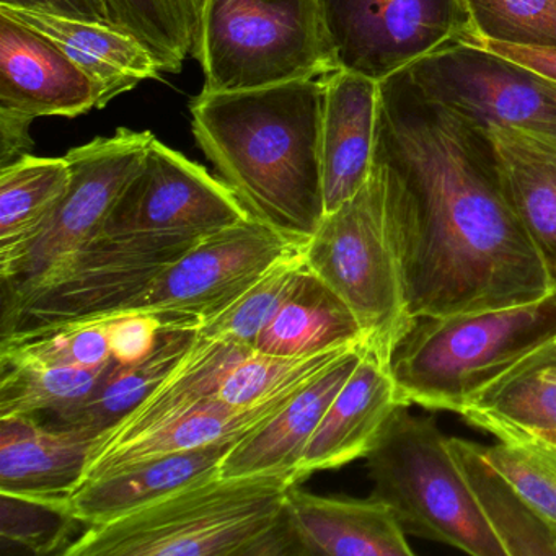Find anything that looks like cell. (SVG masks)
Here are the masks:
<instances>
[{"mask_svg":"<svg viewBox=\"0 0 556 556\" xmlns=\"http://www.w3.org/2000/svg\"><path fill=\"white\" fill-rule=\"evenodd\" d=\"M97 439L86 429L45 428L34 416L0 418V493L71 496Z\"/></svg>","mask_w":556,"mask_h":556,"instance_id":"cell-20","label":"cell"},{"mask_svg":"<svg viewBox=\"0 0 556 556\" xmlns=\"http://www.w3.org/2000/svg\"><path fill=\"white\" fill-rule=\"evenodd\" d=\"M402 405L390 364L369 346L334 396L299 465V480L366 457L380 429Z\"/></svg>","mask_w":556,"mask_h":556,"instance_id":"cell-18","label":"cell"},{"mask_svg":"<svg viewBox=\"0 0 556 556\" xmlns=\"http://www.w3.org/2000/svg\"><path fill=\"white\" fill-rule=\"evenodd\" d=\"M488 132L496 146L510 203L556 289V144L516 129Z\"/></svg>","mask_w":556,"mask_h":556,"instance_id":"cell-24","label":"cell"},{"mask_svg":"<svg viewBox=\"0 0 556 556\" xmlns=\"http://www.w3.org/2000/svg\"><path fill=\"white\" fill-rule=\"evenodd\" d=\"M302 247L250 217L198 240L119 312H149L167 328L193 331Z\"/></svg>","mask_w":556,"mask_h":556,"instance_id":"cell-12","label":"cell"},{"mask_svg":"<svg viewBox=\"0 0 556 556\" xmlns=\"http://www.w3.org/2000/svg\"><path fill=\"white\" fill-rule=\"evenodd\" d=\"M366 348L363 343L348 351L327 372L301 390L275 418L239 439L220 462V477L286 475L301 483L298 470L308 442Z\"/></svg>","mask_w":556,"mask_h":556,"instance_id":"cell-17","label":"cell"},{"mask_svg":"<svg viewBox=\"0 0 556 556\" xmlns=\"http://www.w3.org/2000/svg\"><path fill=\"white\" fill-rule=\"evenodd\" d=\"M250 217L220 178L152 138L102 233L204 237Z\"/></svg>","mask_w":556,"mask_h":556,"instance_id":"cell-13","label":"cell"},{"mask_svg":"<svg viewBox=\"0 0 556 556\" xmlns=\"http://www.w3.org/2000/svg\"><path fill=\"white\" fill-rule=\"evenodd\" d=\"M305 271L307 265L302 247L271 266L232 304L198 321L194 333L255 346L260 334L291 298Z\"/></svg>","mask_w":556,"mask_h":556,"instance_id":"cell-32","label":"cell"},{"mask_svg":"<svg viewBox=\"0 0 556 556\" xmlns=\"http://www.w3.org/2000/svg\"><path fill=\"white\" fill-rule=\"evenodd\" d=\"M34 122L21 113L0 110V168L30 154L34 149L30 126Z\"/></svg>","mask_w":556,"mask_h":556,"instance_id":"cell-40","label":"cell"},{"mask_svg":"<svg viewBox=\"0 0 556 556\" xmlns=\"http://www.w3.org/2000/svg\"><path fill=\"white\" fill-rule=\"evenodd\" d=\"M467 8L470 41L556 50V0H467Z\"/></svg>","mask_w":556,"mask_h":556,"instance_id":"cell-37","label":"cell"},{"mask_svg":"<svg viewBox=\"0 0 556 556\" xmlns=\"http://www.w3.org/2000/svg\"><path fill=\"white\" fill-rule=\"evenodd\" d=\"M193 58L210 93L321 79L338 70L318 0H203Z\"/></svg>","mask_w":556,"mask_h":556,"instance_id":"cell-6","label":"cell"},{"mask_svg":"<svg viewBox=\"0 0 556 556\" xmlns=\"http://www.w3.org/2000/svg\"><path fill=\"white\" fill-rule=\"evenodd\" d=\"M357 344L308 356H273L252 350L227 374L217 400L233 406H252L305 389L327 372Z\"/></svg>","mask_w":556,"mask_h":556,"instance_id":"cell-33","label":"cell"},{"mask_svg":"<svg viewBox=\"0 0 556 556\" xmlns=\"http://www.w3.org/2000/svg\"><path fill=\"white\" fill-rule=\"evenodd\" d=\"M481 451L556 530V444L520 432L503 435L500 444L481 445Z\"/></svg>","mask_w":556,"mask_h":556,"instance_id":"cell-35","label":"cell"},{"mask_svg":"<svg viewBox=\"0 0 556 556\" xmlns=\"http://www.w3.org/2000/svg\"><path fill=\"white\" fill-rule=\"evenodd\" d=\"M299 392L252 406H233L217 399L210 400L135 438L113 444L93 445L79 488L167 455L219 442L239 441L275 418Z\"/></svg>","mask_w":556,"mask_h":556,"instance_id":"cell-16","label":"cell"},{"mask_svg":"<svg viewBox=\"0 0 556 556\" xmlns=\"http://www.w3.org/2000/svg\"><path fill=\"white\" fill-rule=\"evenodd\" d=\"M286 514L304 555H413L392 510L372 496H320L294 484L286 497Z\"/></svg>","mask_w":556,"mask_h":556,"instance_id":"cell-19","label":"cell"},{"mask_svg":"<svg viewBox=\"0 0 556 556\" xmlns=\"http://www.w3.org/2000/svg\"><path fill=\"white\" fill-rule=\"evenodd\" d=\"M0 9L8 11H28L71 21L92 22V24L112 25L106 0H0Z\"/></svg>","mask_w":556,"mask_h":556,"instance_id":"cell-39","label":"cell"},{"mask_svg":"<svg viewBox=\"0 0 556 556\" xmlns=\"http://www.w3.org/2000/svg\"><path fill=\"white\" fill-rule=\"evenodd\" d=\"M447 445L506 556H556V530L488 462L481 444L447 438Z\"/></svg>","mask_w":556,"mask_h":556,"instance_id":"cell-26","label":"cell"},{"mask_svg":"<svg viewBox=\"0 0 556 556\" xmlns=\"http://www.w3.org/2000/svg\"><path fill=\"white\" fill-rule=\"evenodd\" d=\"M536 359H539L542 372L549 379L556 380V341L536 351Z\"/></svg>","mask_w":556,"mask_h":556,"instance_id":"cell-42","label":"cell"},{"mask_svg":"<svg viewBox=\"0 0 556 556\" xmlns=\"http://www.w3.org/2000/svg\"><path fill=\"white\" fill-rule=\"evenodd\" d=\"M338 70L382 83L473 38L467 0H318Z\"/></svg>","mask_w":556,"mask_h":556,"instance_id":"cell-9","label":"cell"},{"mask_svg":"<svg viewBox=\"0 0 556 556\" xmlns=\"http://www.w3.org/2000/svg\"><path fill=\"white\" fill-rule=\"evenodd\" d=\"M294 484L286 475H216L122 519L87 527L63 556H256Z\"/></svg>","mask_w":556,"mask_h":556,"instance_id":"cell-3","label":"cell"},{"mask_svg":"<svg viewBox=\"0 0 556 556\" xmlns=\"http://www.w3.org/2000/svg\"><path fill=\"white\" fill-rule=\"evenodd\" d=\"M110 364L96 369L34 364L2 367L0 418L34 416L40 412L60 415L83 403L96 390Z\"/></svg>","mask_w":556,"mask_h":556,"instance_id":"cell-34","label":"cell"},{"mask_svg":"<svg viewBox=\"0 0 556 556\" xmlns=\"http://www.w3.org/2000/svg\"><path fill=\"white\" fill-rule=\"evenodd\" d=\"M110 315L22 328L2 334V367H84L96 369L112 363L106 324Z\"/></svg>","mask_w":556,"mask_h":556,"instance_id":"cell-31","label":"cell"},{"mask_svg":"<svg viewBox=\"0 0 556 556\" xmlns=\"http://www.w3.org/2000/svg\"><path fill=\"white\" fill-rule=\"evenodd\" d=\"M200 239L100 233L38 278L4 289L2 334L115 314Z\"/></svg>","mask_w":556,"mask_h":556,"instance_id":"cell-8","label":"cell"},{"mask_svg":"<svg viewBox=\"0 0 556 556\" xmlns=\"http://www.w3.org/2000/svg\"><path fill=\"white\" fill-rule=\"evenodd\" d=\"M253 348L194 333L193 343L154 392L125 419L103 432L96 445L113 444L159 428L201 403L217 399L227 374Z\"/></svg>","mask_w":556,"mask_h":556,"instance_id":"cell-23","label":"cell"},{"mask_svg":"<svg viewBox=\"0 0 556 556\" xmlns=\"http://www.w3.org/2000/svg\"><path fill=\"white\" fill-rule=\"evenodd\" d=\"M113 25L141 41L162 74H178L197 51L203 0H106Z\"/></svg>","mask_w":556,"mask_h":556,"instance_id":"cell-30","label":"cell"},{"mask_svg":"<svg viewBox=\"0 0 556 556\" xmlns=\"http://www.w3.org/2000/svg\"><path fill=\"white\" fill-rule=\"evenodd\" d=\"M154 135L119 128L66 154L71 184L47 223L24 245L0 252L4 289L30 282L102 233L113 207L146 157Z\"/></svg>","mask_w":556,"mask_h":556,"instance_id":"cell-10","label":"cell"},{"mask_svg":"<svg viewBox=\"0 0 556 556\" xmlns=\"http://www.w3.org/2000/svg\"><path fill=\"white\" fill-rule=\"evenodd\" d=\"M304 258L307 268L346 302L367 346L390 364L396 343L416 318L406 311L382 185L374 172L359 193L325 214L304 245Z\"/></svg>","mask_w":556,"mask_h":556,"instance_id":"cell-7","label":"cell"},{"mask_svg":"<svg viewBox=\"0 0 556 556\" xmlns=\"http://www.w3.org/2000/svg\"><path fill=\"white\" fill-rule=\"evenodd\" d=\"M321 178L325 214L363 190L372 174L379 84L350 71L321 77Z\"/></svg>","mask_w":556,"mask_h":556,"instance_id":"cell-15","label":"cell"},{"mask_svg":"<svg viewBox=\"0 0 556 556\" xmlns=\"http://www.w3.org/2000/svg\"><path fill=\"white\" fill-rule=\"evenodd\" d=\"M236 442L167 455L90 481L67 496V506L80 526H103L122 519L181 488L219 475L220 462Z\"/></svg>","mask_w":556,"mask_h":556,"instance_id":"cell-21","label":"cell"},{"mask_svg":"<svg viewBox=\"0 0 556 556\" xmlns=\"http://www.w3.org/2000/svg\"><path fill=\"white\" fill-rule=\"evenodd\" d=\"M0 12L56 43L99 90V109L103 110L123 93L144 80L159 79L161 70L151 51L131 35L112 25L71 21L28 11Z\"/></svg>","mask_w":556,"mask_h":556,"instance_id":"cell-22","label":"cell"},{"mask_svg":"<svg viewBox=\"0 0 556 556\" xmlns=\"http://www.w3.org/2000/svg\"><path fill=\"white\" fill-rule=\"evenodd\" d=\"M321 79L245 92H201L191 128L253 219L305 245L325 217Z\"/></svg>","mask_w":556,"mask_h":556,"instance_id":"cell-2","label":"cell"},{"mask_svg":"<svg viewBox=\"0 0 556 556\" xmlns=\"http://www.w3.org/2000/svg\"><path fill=\"white\" fill-rule=\"evenodd\" d=\"M403 73L422 96L486 131L516 129L556 144V83L522 64L455 43Z\"/></svg>","mask_w":556,"mask_h":556,"instance_id":"cell-11","label":"cell"},{"mask_svg":"<svg viewBox=\"0 0 556 556\" xmlns=\"http://www.w3.org/2000/svg\"><path fill=\"white\" fill-rule=\"evenodd\" d=\"M109 334L112 359L119 364H135L154 353L162 331L167 328L164 318L149 312H115L109 314Z\"/></svg>","mask_w":556,"mask_h":556,"instance_id":"cell-38","label":"cell"},{"mask_svg":"<svg viewBox=\"0 0 556 556\" xmlns=\"http://www.w3.org/2000/svg\"><path fill=\"white\" fill-rule=\"evenodd\" d=\"M372 172L409 317L516 307L556 292L490 132L422 96L405 73L379 84Z\"/></svg>","mask_w":556,"mask_h":556,"instance_id":"cell-1","label":"cell"},{"mask_svg":"<svg viewBox=\"0 0 556 556\" xmlns=\"http://www.w3.org/2000/svg\"><path fill=\"white\" fill-rule=\"evenodd\" d=\"M471 45L507 58L514 63L522 64L542 76L556 83V50H542V48L513 47V45L493 43V41H470Z\"/></svg>","mask_w":556,"mask_h":556,"instance_id":"cell-41","label":"cell"},{"mask_svg":"<svg viewBox=\"0 0 556 556\" xmlns=\"http://www.w3.org/2000/svg\"><path fill=\"white\" fill-rule=\"evenodd\" d=\"M193 340L194 331L187 328H165L151 356L135 364L113 361L99 386L83 403L58 415L61 422L100 438L154 392L190 350Z\"/></svg>","mask_w":556,"mask_h":556,"instance_id":"cell-27","label":"cell"},{"mask_svg":"<svg viewBox=\"0 0 556 556\" xmlns=\"http://www.w3.org/2000/svg\"><path fill=\"white\" fill-rule=\"evenodd\" d=\"M374 500L403 532L473 556H506L432 418L399 405L366 454Z\"/></svg>","mask_w":556,"mask_h":556,"instance_id":"cell-5","label":"cell"},{"mask_svg":"<svg viewBox=\"0 0 556 556\" xmlns=\"http://www.w3.org/2000/svg\"><path fill=\"white\" fill-rule=\"evenodd\" d=\"M99 109L96 84L56 43L0 12V110L28 118Z\"/></svg>","mask_w":556,"mask_h":556,"instance_id":"cell-14","label":"cell"},{"mask_svg":"<svg viewBox=\"0 0 556 556\" xmlns=\"http://www.w3.org/2000/svg\"><path fill=\"white\" fill-rule=\"evenodd\" d=\"M70 184L66 157L28 154L0 168V252L28 242L63 200Z\"/></svg>","mask_w":556,"mask_h":556,"instance_id":"cell-29","label":"cell"},{"mask_svg":"<svg viewBox=\"0 0 556 556\" xmlns=\"http://www.w3.org/2000/svg\"><path fill=\"white\" fill-rule=\"evenodd\" d=\"M79 520L67 506V496H17L0 493V540L2 545L34 553L63 555L74 539Z\"/></svg>","mask_w":556,"mask_h":556,"instance_id":"cell-36","label":"cell"},{"mask_svg":"<svg viewBox=\"0 0 556 556\" xmlns=\"http://www.w3.org/2000/svg\"><path fill=\"white\" fill-rule=\"evenodd\" d=\"M517 434H520V432H517ZM527 434H533L536 435V438H542L545 439V441L552 442V444H556V431H532L527 432Z\"/></svg>","mask_w":556,"mask_h":556,"instance_id":"cell-43","label":"cell"},{"mask_svg":"<svg viewBox=\"0 0 556 556\" xmlns=\"http://www.w3.org/2000/svg\"><path fill=\"white\" fill-rule=\"evenodd\" d=\"M460 415L497 439L556 431V380L542 372L535 351L491 383Z\"/></svg>","mask_w":556,"mask_h":556,"instance_id":"cell-28","label":"cell"},{"mask_svg":"<svg viewBox=\"0 0 556 556\" xmlns=\"http://www.w3.org/2000/svg\"><path fill=\"white\" fill-rule=\"evenodd\" d=\"M556 341V292L532 304L416 318L390 359L402 405L462 413L514 366Z\"/></svg>","mask_w":556,"mask_h":556,"instance_id":"cell-4","label":"cell"},{"mask_svg":"<svg viewBox=\"0 0 556 556\" xmlns=\"http://www.w3.org/2000/svg\"><path fill=\"white\" fill-rule=\"evenodd\" d=\"M356 343H366L359 321L346 302L307 268L253 350L273 356H308Z\"/></svg>","mask_w":556,"mask_h":556,"instance_id":"cell-25","label":"cell"}]
</instances>
